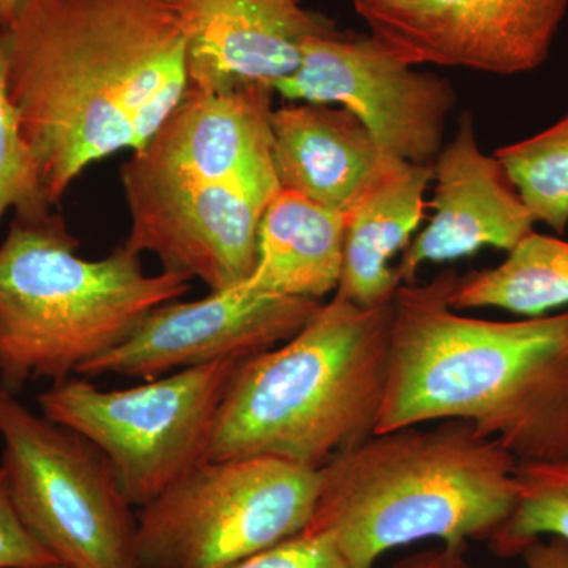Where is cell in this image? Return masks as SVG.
<instances>
[{
    "label": "cell",
    "instance_id": "obj_1",
    "mask_svg": "<svg viewBox=\"0 0 568 568\" xmlns=\"http://www.w3.org/2000/svg\"><path fill=\"white\" fill-rule=\"evenodd\" d=\"M2 44L7 91L51 207L93 163L141 151L189 89L170 0H22Z\"/></svg>",
    "mask_w": 568,
    "mask_h": 568
},
{
    "label": "cell",
    "instance_id": "obj_2",
    "mask_svg": "<svg viewBox=\"0 0 568 568\" xmlns=\"http://www.w3.org/2000/svg\"><path fill=\"white\" fill-rule=\"evenodd\" d=\"M458 272L402 284L392 302L376 432L463 420L519 463L568 459V310L519 321L459 315Z\"/></svg>",
    "mask_w": 568,
    "mask_h": 568
},
{
    "label": "cell",
    "instance_id": "obj_3",
    "mask_svg": "<svg viewBox=\"0 0 568 568\" xmlns=\"http://www.w3.org/2000/svg\"><path fill=\"white\" fill-rule=\"evenodd\" d=\"M518 459L463 420L377 433L321 469L308 526L353 568L422 540H489L517 504Z\"/></svg>",
    "mask_w": 568,
    "mask_h": 568
},
{
    "label": "cell",
    "instance_id": "obj_4",
    "mask_svg": "<svg viewBox=\"0 0 568 568\" xmlns=\"http://www.w3.org/2000/svg\"><path fill=\"white\" fill-rule=\"evenodd\" d=\"M392 304L332 298L290 339L245 361L213 426L209 459L271 457L323 469L375 435Z\"/></svg>",
    "mask_w": 568,
    "mask_h": 568
},
{
    "label": "cell",
    "instance_id": "obj_5",
    "mask_svg": "<svg viewBox=\"0 0 568 568\" xmlns=\"http://www.w3.org/2000/svg\"><path fill=\"white\" fill-rule=\"evenodd\" d=\"M61 215L14 216L0 244V388L61 383L121 345L153 310L181 301L192 280L148 275L123 246L80 256Z\"/></svg>",
    "mask_w": 568,
    "mask_h": 568
},
{
    "label": "cell",
    "instance_id": "obj_6",
    "mask_svg": "<svg viewBox=\"0 0 568 568\" xmlns=\"http://www.w3.org/2000/svg\"><path fill=\"white\" fill-rule=\"evenodd\" d=\"M321 469L271 457L207 459L141 508L138 568H230L301 532Z\"/></svg>",
    "mask_w": 568,
    "mask_h": 568
},
{
    "label": "cell",
    "instance_id": "obj_7",
    "mask_svg": "<svg viewBox=\"0 0 568 568\" xmlns=\"http://www.w3.org/2000/svg\"><path fill=\"white\" fill-rule=\"evenodd\" d=\"M2 463L22 525L67 568H138L136 518L85 437L0 388Z\"/></svg>",
    "mask_w": 568,
    "mask_h": 568
},
{
    "label": "cell",
    "instance_id": "obj_8",
    "mask_svg": "<svg viewBox=\"0 0 568 568\" xmlns=\"http://www.w3.org/2000/svg\"><path fill=\"white\" fill-rule=\"evenodd\" d=\"M241 364L193 366L122 390L71 376L40 394L39 406L99 448L129 503L142 508L207 462L216 414Z\"/></svg>",
    "mask_w": 568,
    "mask_h": 568
},
{
    "label": "cell",
    "instance_id": "obj_9",
    "mask_svg": "<svg viewBox=\"0 0 568 568\" xmlns=\"http://www.w3.org/2000/svg\"><path fill=\"white\" fill-rule=\"evenodd\" d=\"M286 100L338 104L353 112L387 153L433 166L458 103L452 82L399 61L375 37H313L301 67L276 82Z\"/></svg>",
    "mask_w": 568,
    "mask_h": 568
},
{
    "label": "cell",
    "instance_id": "obj_10",
    "mask_svg": "<svg viewBox=\"0 0 568 568\" xmlns=\"http://www.w3.org/2000/svg\"><path fill=\"white\" fill-rule=\"evenodd\" d=\"M130 213L123 248L151 253L164 272L230 290L252 275L257 231L267 201L244 186L152 173L126 162L121 170Z\"/></svg>",
    "mask_w": 568,
    "mask_h": 568
},
{
    "label": "cell",
    "instance_id": "obj_11",
    "mask_svg": "<svg viewBox=\"0 0 568 568\" xmlns=\"http://www.w3.org/2000/svg\"><path fill=\"white\" fill-rule=\"evenodd\" d=\"M399 61L511 77L547 62L568 0H351Z\"/></svg>",
    "mask_w": 568,
    "mask_h": 568
},
{
    "label": "cell",
    "instance_id": "obj_12",
    "mask_svg": "<svg viewBox=\"0 0 568 568\" xmlns=\"http://www.w3.org/2000/svg\"><path fill=\"white\" fill-rule=\"evenodd\" d=\"M321 305L312 298L252 293L242 284L200 301L171 302L77 376L151 381L213 362H245L297 334Z\"/></svg>",
    "mask_w": 568,
    "mask_h": 568
},
{
    "label": "cell",
    "instance_id": "obj_13",
    "mask_svg": "<svg viewBox=\"0 0 568 568\" xmlns=\"http://www.w3.org/2000/svg\"><path fill=\"white\" fill-rule=\"evenodd\" d=\"M274 93L261 84L222 93L186 89L129 162L152 173L235 183L271 203L280 192L272 136Z\"/></svg>",
    "mask_w": 568,
    "mask_h": 568
},
{
    "label": "cell",
    "instance_id": "obj_14",
    "mask_svg": "<svg viewBox=\"0 0 568 568\" xmlns=\"http://www.w3.org/2000/svg\"><path fill=\"white\" fill-rule=\"evenodd\" d=\"M186 43L189 89L231 92L295 73L304 44L336 36L335 22L286 0H170Z\"/></svg>",
    "mask_w": 568,
    "mask_h": 568
},
{
    "label": "cell",
    "instance_id": "obj_15",
    "mask_svg": "<svg viewBox=\"0 0 568 568\" xmlns=\"http://www.w3.org/2000/svg\"><path fill=\"white\" fill-rule=\"evenodd\" d=\"M433 181L432 220L395 267L403 284L416 283L425 263L458 260L484 246L508 253L532 233L536 222L504 164L481 151L469 111L433 163Z\"/></svg>",
    "mask_w": 568,
    "mask_h": 568
},
{
    "label": "cell",
    "instance_id": "obj_16",
    "mask_svg": "<svg viewBox=\"0 0 568 568\" xmlns=\"http://www.w3.org/2000/svg\"><path fill=\"white\" fill-rule=\"evenodd\" d=\"M280 190L347 213L396 156L353 112L331 104H287L272 112Z\"/></svg>",
    "mask_w": 568,
    "mask_h": 568
},
{
    "label": "cell",
    "instance_id": "obj_17",
    "mask_svg": "<svg viewBox=\"0 0 568 568\" xmlns=\"http://www.w3.org/2000/svg\"><path fill=\"white\" fill-rule=\"evenodd\" d=\"M433 166L394 159L347 212L342 275L335 297L376 308L402 286L392 260L409 246L425 215Z\"/></svg>",
    "mask_w": 568,
    "mask_h": 568
},
{
    "label": "cell",
    "instance_id": "obj_18",
    "mask_svg": "<svg viewBox=\"0 0 568 568\" xmlns=\"http://www.w3.org/2000/svg\"><path fill=\"white\" fill-rule=\"evenodd\" d=\"M347 213L280 190L257 231V260L242 287L252 293L312 298L335 293L342 275Z\"/></svg>",
    "mask_w": 568,
    "mask_h": 568
},
{
    "label": "cell",
    "instance_id": "obj_19",
    "mask_svg": "<svg viewBox=\"0 0 568 568\" xmlns=\"http://www.w3.org/2000/svg\"><path fill=\"white\" fill-rule=\"evenodd\" d=\"M450 305L457 312L500 308L525 317L567 306L568 242L534 230L497 267L462 276Z\"/></svg>",
    "mask_w": 568,
    "mask_h": 568
},
{
    "label": "cell",
    "instance_id": "obj_20",
    "mask_svg": "<svg viewBox=\"0 0 568 568\" xmlns=\"http://www.w3.org/2000/svg\"><path fill=\"white\" fill-rule=\"evenodd\" d=\"M534 222L556 234L568 227V112L544 132L497 149Z\"/></svg>",
    "mask_w": 568,
    "mask_h": 568
},
{
    "label": "cell",
    "instance_id": "obj_21",
    "mask_svg": "<svg viewBox=\"0 0 568 568\" xmlns=\"http://www.w3.org/2000/svg\"><path fill=\"white\" fill-rule=\"evenodd\" d=\"M517 481V504L489 538L491 551L499 558H515L541 538L568 544V459L518 463Z\"/></svg>",
    "mask_w": 568,
    "mask_h": 568
},
{
    "label": "cell",
    "instance_id": "obj_22",
    "mask_svg": "<svg viewBox=\"0 0 568 568\" xmlns=\"http://www.w3.org/2000/svg\"><path fill=\"white\" fill-rule=\"evenodd\" d=\"M10 209L21 220H40L51 213L32 153L22 138L17 108L7 91L0 26V222Z\"/></svg>",
    "mask_w": 568,
    "mask_h": 568
},
{
    "label": "cell",
    "instance_id": "obj_23",
    "mask_svg": "<svg viewBox=\"0 0 568 568\" xmlns=\"http://www.w3.org/2000/svg\"><path fill=\"white\" fill-rule=\"evenodd\" d=\"M230 568H353L327 532L306 526Z\"/></svg>",
    "mask_w": 568,
    "mask_h": 568
},
{
    "label": "cell",
    "instance_id": "obj_24",
    "mask_svg": "<svg viewBox=\"0 0 568 568\" xmlns=\"http://www.w3.org/2000/svg\"><path fill=\"white\" fill-rule=\"evenodd\" d=\"M58 564L22 525L0 466V568H29Z\"/></svg>",
    "mask_w": 568,
    "mask_h": 568
},
{
    "label": "cell",
    "instance_id": "obj_25",
    "mask_svg": "<svg viewBox=\"0 0 568 568\" xmlns=\"http://www.w3.org/2000/svg\"><path fill=\"white\" fill-rule=\"evenodd\" d=\"M466 549L433 548L396 562L394 568H481L466 559Z\"/></svg>",
    "mask_w": 568,
    "mask_h": 568
},
{
    "label": "cell",
    "instance_id": "obj_26",
    "mask_svg": "<svg viewBox=\"0 0 568 568\" xmlns=\"http://www.w3.org/2000/svg\"><path fill=\"white\" fill-rule=\"evenodd\" d=\"M525 568H568V544L549 537L534 541L521 552Z\"/></svg>",
    "mask_w": 568,
    "mask_h": 568
},
{
    "label": "cell",
    "instance_id": "obj_27",
    "mask_svg": "<svg viewBox=\"0 0 568 568\" xmlns=\"http://www.w3.org/2000/svg\"><path fill=\"white\" fill-rule=\"evenodd\" d=\"M22 0H0V26L6 28L20 10Z\"/></svg>",
    "mask_w": 568,
    "mask_h": 568
},
{
    "label": "cell",
    "instance_id": "obj_28",
    "mask_svg": "<svg viewBox=\"0 0 568 568\" xmlns=\"http://www.w3.org/2000/svg\"><path fill=\"white\" fill-rule=\"evenodd\" d=\"M29 568H67V567L61 566V564H47V566L29 567Z\"/></svg>",
    "mask_w": 568,
    "mask_h": 568
},
{
    "label": "cell",
    "instance_id": "obj_29",
    "mask_svg": "<svg viewBox=\"0 0 568 568\" xmlns=\"http://www.w3.org/2000/svg\"><path fill=\"white\" fill-rule=\"evenodd\" d=\"M286 2H294V3H298V0H286Z\"/></svg>",
    "mask_w": 568,
    "mask_h": 568
}]
</instances>
